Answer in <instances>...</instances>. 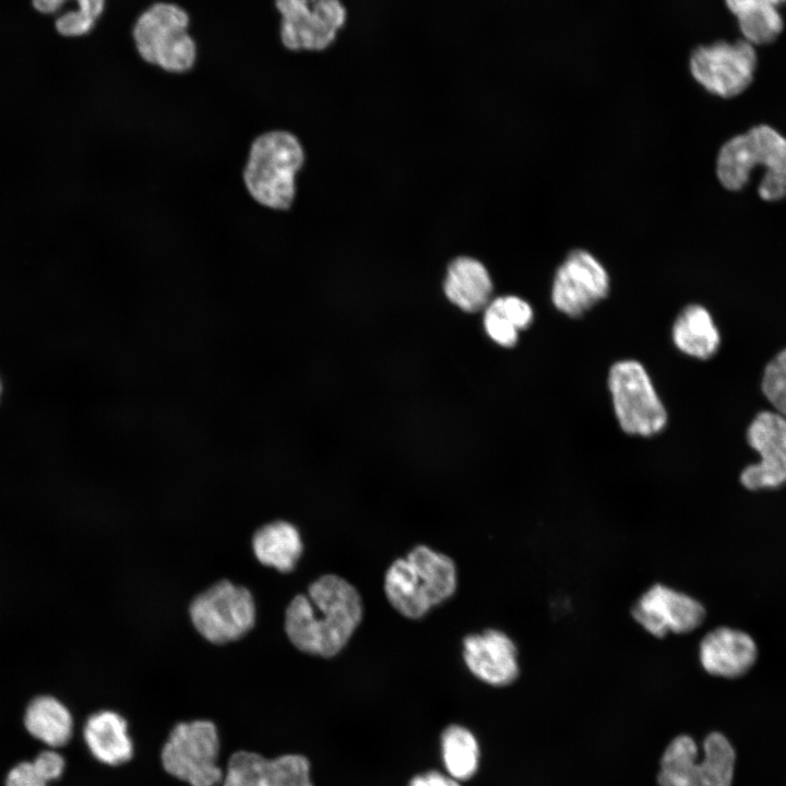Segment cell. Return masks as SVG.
<instances>
[{
  "instance_id": "cell-1",
  "label": "cell",
  "mask_w": 786,
  "mask_h": 786,
  "mask_svg": "<svg viewBox=\"0 0 786 786\" xmlns=\"http://www.w3.org/2000/svg\"><path fill=\"white\" fill-rule=\"evenodd\" d=\"M362 618V602L345 579L326 574L296 595L285 611L284 628L299 651L321 657L336 655Z\"/></svg>"
},
{
  "instance_id": "cell-2",
  "label": "cell",
  "mask_w": 786,
  "mask_h": 786,
  "mask_svg": "<svg viewBox=\"0 0 786 786\" xmlns=\"http://www.w3.org/2000/svg\"><path fill=\"white\" fill-rule=\"evenodd\" d=\"M456 568L444 553L418 545L386 570L384 592L388 600L409 619L424 617L433 606L451 597L456 588Z\"/></svg>"
},
{
  "instance_id": "cell-3",
  "label": "cell",
  "mask_w": 786,
  "mask_h": 786,
  "mask_svg": "<svg viewBox=\"0 0 786 786\" xmlns=\"http://www.w3.org/2000/svg\"><path fill=\"white\" fill-rule=\"evenodd\" d=\"M305 162L303 147L290 132L273 130L252 142L242 172L245 187L260 205L288 210L295 199V177Z\"/></svg>"
},
{
  "instance_id": "cell-4",
  "label": "cell",
  "mask_w": 786,
  "mask_h": 786,
  "mask_svg": "<svg viewBox=\"0 0 786 786\" xmlns=\"http://www.w3.org/2000/svg\"><path fill=\"white\" fill-rule=\"evenodd\" d=\"M700 758L695 740L678 735L669 741L659 759L658 786H731L735 750L720 733L708 734Z\"/></svg>"
},
{
  "instance_id": "cell-5",
  "label": "cell",
  "mask_w": 786,
  "mask_h": 786,
  "mask_svg": "<svg viewBox=\"0 0 786 786\" xmlns=\"http://www.w3.org/2000/svg\"><path fill=\"white\" fill-rule=\"evenodd\" d=\"M189 15L174 3L158 2L138 19L133 39L140 57L171 73L192 69L196 46L188 34Z\"/></svg>"
},
{
  "instance_id": "cell-6",
  "label": "cell",
  "mask_w": 786,
  "mask_h": 786,
  "mask_svg": "<svg viewBox=\"0 0 786 786\" xmlns=\"http://www.w3.org/2000/svg\"><path fill=\"white\" fill-rule=\"evenodd\" d=\"M608 388L616 418L624 432L651 437L665 428L666 408L642 364L633 359L615 362L608 373Z\"/></svg>"
},
{
  "instance_id": "cell-7",
  "label": "cell",
  "mask_w": 786,
  "mask_h": 786,
  "mask_svg": "<svg viewBox=\"0 0 786 786\" xmlns=\"http://www.w3.org/2000/svg\"><path fill=\"white\" fill-rule=\"evenodd\" d=\"M189 615L203 639L224 644L239 640L253 628L255 604L248 588L222 580L194 597Z\"/></svg>"
},
{
  "instance_id": "cell-8",
  "label": "cell",
  "mask_w": 786,
  "mask_h": 786,
  "mask_svg": "<svg viewBox=\"0 0 786 786\" xmlns=\"http://www.w3.org/2000/svg\"><path fill=\"white\" fill-rule=\"evenodd\" d=\"M216 726L204 719L179 723L170 731L160 759L167 773L190 786H217L224 778L217 765Z\"/></svg>"
},
{
  "instance_id": "cell-9",
  "label": "cell",
  "mask_w": 786,
  "mask_h": 786,
  "mask_svg": "<svg viewBox=\"0 0 786 786\" xmlns=\"http://www.w3.org/2000/svg\"><path fill=\"white\" fill-rule=\"evenodd\" d=\"M786 176V138L766 124L728 140L719 150L716 174L728 190L742 189L755 167Z\"/></svg>"
},
{
  "instance_id": "cell-10",
  "label": "cell",
  "mask_w": 786,
  "mask_h": 786,
  "mask_svg": "<svg viewBox=\"0 0 786 786\" xmlns=\"http://www.w3.org/2000/svg\"><path fill=\"white\" fill-rule=\"evenodd\" d=\"M757 64L754 46L743 38L700 45L689 58L692 78L708 93L724 98L739 95L751 84Z\"/></svg>"
},
{
  "instance_id": "cell-11",
  "label": "cell",
  "mask_w": 786,
  "mask_h": 786,
  "mask_svg": "<svg viewBox=\"0 0 786 786\" xmlns=\"http://www.w3.org/2000/svg\"><path fill=\"white\" fill-rule=\"evenodd\" d=\"M275 7L281 15V41L293 51L327 49L348 16L342 0H275Z\"/></svg>"
},
{
  "instance_id": "cell-12",
  "label": "cell",
  "mask_w": 786,
  "mask_h": 786,
  "mask_svg": "<svg viewBox=\"0 0 786 786\" xmlns=\"http://www.w3.org/2000/svg\"><path fill=\"white\" fill-rule=\"evenodd\" d=\"M633 620L654 638L669 633L686 634L699 628L706 616L701 602L693 596L655 583L643 592L631 608Z\"/></svg>"
},
{
  "instance_id": "cell-13",
  "label": "cell",
  "mask_w": 786,
  "mask_h": 786,
  "mask_svg": "<svg viewBox=\"0 0 786 786\" xmlns=\"http://www.w3.org/2000/svg\"><path fill=\"white\" fill-rule=\"evenodd\" d=\"M609 275L588 251L575 249L557 269L551 300L562 313L577 318L603 300L609 293Z\"/></svg>"
},
{
  "instance_id": "cell-14",
  "label": "cell",
  "mask_w": 786,
  "mask_h": 786,
  "mask_svg": "<svg viewBox=\"0 0 786 786\" xmlns=\"http://www.w3.org/2000/svg\"><path fill=\"white\" fill-rule=\"evenodd\" d=\"M749 445L761 460L746 467L741 484L750 490L776 488L786 483V417L777 412L759 413L747 430Z\"/></svg>"
},
{
  "instance_id": "cell-15",
  "label": "cell",
  "mask_w": 786,
  "mask_h": 786,
  "mask_svg": "<svg viewBox=\"0 0 786 786\" xmlns=\"http://www.w3.org/2000/svg\"><path fill=\"white\" fill-rule=\"evenodd\" d=\"M463 659L476 678L492 687L509 686L520 675L517 647L501 630L487 629L466 635Z\"/></svg>"
},
{
  "instance_id": "cell-16",
  "label": "cell",
  "mask_w": 786,
  "mask_h": 786,
  "mask_svg": "<svg viewBox=\"0 0 786 786\" xmlns=\"http://www.w3.org/2000/svg\"><path fill=\"white\" fill-rule=\"evenodd\" d=\"M757 657L754 640L748 633L728 627L713 629L699 644L700 664L715 677H741L751 669Z\"/></svg>"
},
{
  "instance_id": "cell-17",
  "label": "cell",
  "mask_w": 786,
  "mask_h": 786,
  "mask_svg": "<svg viewBox=\"0 0 786 786\" xmlns=\"http://www.w3.org/2000/svg\"><path fill=\"white\" fill-rule=\"evenodd\" d=\"M83 736L91 753L102 763L120 765L133 754L128 724L118 713L109 710L91 715L83 728Z\"/></svg>"
},
{
  "instance_id": "cell-18",
  "label": "cell",
  "mask_w": 786,
  "mask_h": 786,
  "mask_svg": "<svg viewBox=\"0 0 786 786\" xmlns=\"http://www.w3.org/2000/svg\"><path fill=\"white\" fill-rule=\"evenodd\" d=\"M444 293L462 310L477 312L489 303L492 282L481 262L469 257H458L448 267Z\"/></svg>"
},
{
  "instance_id": "cell-19",
  "label": "cell",
  "mask_w": 786,
  "mask_h": 786,
  "mask_svg": "<svg viewBox=\"0 0 786 786\" xmlns=\"http://www.w3.org/2000/svg\"><path fill=\"white\" fill-rule=\"evenodd\" d=\"M251 544L254 557L261 564L283 573L295 569L303 550L297 527L281 520L258 528Z\"/></svg>"
},
{
  "instance_id": "cell-20",
  "label": "cell",
  "mask_w": 786,
  "mask_h": 786,
  "mask_svg": "<svg viewBox=\"0 0 786 786\" xmlns=\"http://www.w3.org/2000/svg\"><path fill=\"white\" fill-rule=\"evenodd\" d=\"M671 336L681 353L698 359L714 356L720 343L712 315L700 305H689L678 314Z\"/></svg>"
},
{
  "instance_id": "cell-21",
  "label": "cell",
  "mask_w": 786,
  "mask_h": 786,
  "mask_svg": "<svg viewBox=\"0 0 786 786\" xmlns=\"http://www.w3.org/2000/svg\"><path fill=\"white\" fill-rule=\"evenodd\" d=\"M786 0H725L727 9L737 17L742 38L755 45L773 43L784 28L778 7Z\"/></svg>"
},
{
  "instance_id": "cell-22",
  "label": "cell",
  "mask_w": 786,
  "mask_h": 786,
  "mask_svg": "<svg viewBox=\"0 0 786 786\" xmlns=\"http://www.w3.org/2000/svg\"><path fill=\"white\" fill-rule=\"evenodd\" d=\"M24 726L32 737L52 749L67 745L73 734L70 711L50 695H40L29 702L24 714Z\"/></svg>"
},
{
  "instance_id": "cell-23",
  "label": "cell",
  "mask_w": 786,
  "mask_h": 786,
  "mask_svg": "<svg viewBox=\"0 0 786 786\" xmlns=\"http://www.w3.org/2000/svg\"><path fill=\"white\" fill-rule=\"evenodd\" d=\"M534 320L532 306L517 296H501L489 301L484 312V327L488 336L502 347H513L519 333Z\"/></svg>"
},
{
  "instance_id": "cell-24",
  "label": "cell",
  "mask_w": 786,
  "mask_h": 786,
  "mask_svg": "<svg viewBox=\"0 0 786 786\" xmlns=\"http://www.w3.org/2000/svg\"><path fill=\"white\" fill-rule=\"evenodd\" d=\"M35 11L57 15L55 28L64 37L86 35L103 13L105 0H31Z\"/></svg>"
},
{
  "instance_id": "cell-25",
  "label": "cell",
  "mask_w": 786,
  "mask_h": 786,
  "mask_svg": "<svg viewBox=\"0 0 786 786\" xmlns=\"http://www.w3.org/2000/svg\"><path fill=\"white\" fill-rule=\"evenodd\" d=\"M441 754L448 775L458 782L472 778L478 770L480 748L464 726L451 725L441 736Z\"/></svg>"
},
{
  "instance_id": "cell-26",
  "label": "cell",
  "mask_w": 786,
  "mask_h": 786,
  "mask_svg": "<svg viewBox=\"0 0 786 786\" xmlns=\"http://www.w3.org/2000/svg\"><path fill=\"white\" fill-rule=\"evenodd\" d=\"M222 786H274L271 760L255 752L234 753Z\"/></svg>"
},
{
  "instance_id": "cell-27",
  "label": "cell",
  "mask_w": 786,
  "mask_h": 786,
  "mask_svg": "<svg viewBox=\"0 0 786 786\" xmlns=\"http://www.w3.org/2000/svg\"><path fill=\"white\" fill-rule=\"evenodd\" d=\"M762 391L776 412L786 417V348L765 367Z\"/></svg>"
},
{
  "instance_id": "cell-28",
  "label": "cell",
  "mask_w": 786,
  "mask_h": 786,
  "mask_svg": "<svg viewBox=\"0 0 786 786\" xmlns=\"http://www.w3.org/2000/svg\"><path fill=\"white\" fill-rule=\"evenodd\" d=\"M274 786H313L309 761L300 754H284L271 760Z\"/></svg>"
},
{
  "instance_id": "cell-29",
  "label": "cell",
  "mask_w": 786,
  "mask_h": 786,
  "mask_svg": "<svg viewBox=\"0 0 786 786\" xmlns=\"http://www.w3.org/2000/svg\"><path fill=\"white\" fill-rule=\"evenodd\" d=\"M32 763L37 774L47 784L61 777L66 767L63 757L52 748L39 752Z\"/></svg>"
},
{
  "instance_id": "cell-30",
  "label": "cell",
  "mask_w": 786,
  "mask_h": 786,
  "mask_svg": "<svg viewBox=\"0 0 786 786\" xmlns=\"http://www.w3.org/2000/svg\"><path fill=\"white\" fill-rule=\"evenodd\" d=\"M37 774L32 761H23L14 765L7 774L4 786H46Z\"/></svg>"
},
{
  "instance_id": "cell-31",
  "label": "cell",
  "mask_w": 786,
  "mask_h": 786,
  "mask_svg": "<svg viewBox=\"0 0 786 786\" xmlns=\"http://www.w3.org/2000/svg\"><path fill=\"white\" fill-rule=\"evenodd\" d=\"M759 194L765 201H779L786 198V176L765 172L759 184Z\"/></svg>"
},
{
  "instance_id": "cell-32",
  "label": "cell",
  "mask_w": 786,
  "mask_h": 786,
  "mask_svg": "<svg viewBox=\"0 0 786 786\" xmlns=\"http://www.w3.org/2000/svg\"><path fill=\"white\" fill-rule=\"evenodd\" d=\"M408 786H461V784L450 775L429 771L412 778Z\"/></svg>"
},
{
  "instance_id": "cell-33",
  "label": "cell",
  "mask_w": 786,
  "mask_h": 786,
  "mask_svg": "<svg viewBox=\"0 0 786 786\" xmlns=\"http://www.w3.org/2000/svg\"><path fill=\"white\" fill-rule=\"evenodd\" d=\"M1 394H2V383H1V380H0V396H1Z\"/></svg>"
},
{
  "instance_id": "cell-34",
  "label": "cell",
  "mask_w": 786,
  "mask_h": 786,
  "mask_svg": "<svg viewBox=\"0 0 786 786\" xmlns=\"http://www.w3.org/2000/svg\"><path fill=\"white\" fill-rule=\"evenodd\" d=\"M46 786H48V785H46Z\"/></svg>"
}]
</instances>
